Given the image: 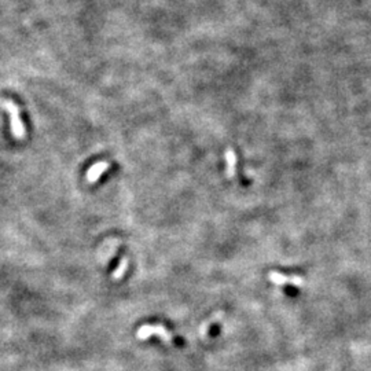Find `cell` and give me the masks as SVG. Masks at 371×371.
Masks as SVG:
<instances>
[{
	"label": "cell",
	"mask_w": 371,
	"mask_h": 371,
	"mask_svg": "<svg viewBox=\"0 0 371 371\" xmlns=\"http://www.w3.org/2000/svg\"><path fill=\"white\" fill-rule=\"evenodd\" d=\"M268 278L276 285H294V286L303 285V279L300 276H286V275H282L279 272H269Z\"/></svg>",
	"instance_id": "cell-3"
},
{
	"label": "cell",
	"mask_w": 371,
	"mask_h": 371,
	"mask_svg": "<svg viewBox=\"0 0 371 371\" xmlns=\"http://www.w3.org/2000/svg\"><path fill=\"white\" fill-rule=\"evenodd\" d=\"M3 107L8 111L10 114V127H11V134L15 139H22L26 134L24 127V122L21 120V113L19 107L11 101H4Z\"/></svg>",
	"instance_id": "cell-1"
},
{
	"label": "cell",
	"mask_w": 371,
	"mask_h": 371,
	"mask_svg": "<svg viewBox=\"0 0 371 371\" xmlns=\"http://www.w3.org/2000/svg\"><path fill=\"white\" fill-rule=\"evenodd\" d=\"M220 317H221V315H220V314H219V315H214V317H213L212 318V319H211V320H209V322H205V323H204V326H202V329H201V333H202V334H204V331H205V329H208V327H209V324H211V323H212V322H214V320H217V319H219V318Z\"/></svg>",
	"instance_id": "cell-7"
},
{
	"label": "cell",
	"mask_w": 371,
	"mask_h": 371,
	"mask_svg": "<svg viewBox=\"0 0 371 371\" xmlns=\"http://www.w3.org/2000/svg\"><path fill=\"white\" fill-rule=\"evenodd\" d=\"M109 166L110 164L106 162V161H101V162H97V164L92 165L91 168L88 169V172H87V180H88V183L98 182L99 177L109 169Z\"/></svg>",
	"instance_id": "cell-4"
},
{
	"label": "cell",
	"mask_w": 371,
	"mask_h": 371,
	"mask_svg": "<svg viewBox=\"0 0 371 371\" xmlns=\"http://www.w3.org/2000/svg\"><path fill=\"white\" fill-rule=\"evenodd\" d=\"M128 259L127 257H124L122 259L121 262H120V264H118V267L114 269V272H113V275H111V278L114 280H118V279H121L122 276H124V274L127 272V268H128Z\"/></svg>",
	"instance_id": "cell-6"
},
{
	"label": "cell",
	"mask_w": 371,
	"mask_h": 371,
	"mask_svg": "<svg viewBox=\"0 0 371 371\" xmlns=\"http://www.w3.org/2000/svg\"><path fill=\"white\" fill-rule=\"evenodd\" d=\"M150 335H159L162 340L168 341V342L170 341V334L164 326H159H159H150V324H146V326H143V327H140L138 330V338H140V340H146Z\"/></svg>",
	"instance_id": "cell-2"
},
{
	"label": "cell",
	"mask_w": 371,
	"mask_h": 371,
	"mask_svg": "<svg viewBox=\"0 0 371 371\" xmlns=\"http://www.w3.org/2000/svg\"><path fill=\"white\" fill-rule=\"evenodd\" d=\"M225 170H227V176L228 177L235 176V172H237V154L234 153L232 149L225 150Z\"/></svg>",
	"instance_id": "cell-5"
}]
</instances>
